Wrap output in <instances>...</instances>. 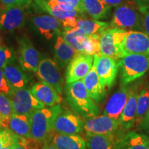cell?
I'll list each match as a JSON object with an SVG mask.
<instances>
[{"instance_id":"obj_1","label":"cell","mask_w":149,"mask_h":149,"mask_svg":"<svg viewBox=\"0 0 149 149\" xmlns=\"http://www.w3.org/2000/svg\"><path fill=\"white\" fill-rule=\"evenodd\" d=\"M66 98L73 111L80 117L90 118L100 113V109L89 95L82 80L66 84Z\"/></svg>"},{"instance_id":"obj_2","label":"cell","mask_w":149,"mask_h":149,"mask_svg":"<svg viewBox=\"0 0 149 149\" xmlns=\"http://www.w3.org/2000/svg\"><path fill=\"white\" fill-rule=\"evenodd\" d=\"M61 112L60 104L35 110L31 115L32 138L44 144L53 130L55 121Z\"/></svg>"},{"instance_id":"obj_3","label":"cell","mask_w":149,"mask_h":149,"mask_svg":"<svg viewBox=\"0 0 149 149\" xmlns=\"http://www.w3.org/2000/svg\"><path fill=\"white\" fill-rule=\"evenodd\" d=\"M110 26L126 31H143L142 17L137 1L127 0L115 7Z\"/></svg>"},{"instance_id":"obj_4","label":"cell","mask_w":149,"mask_h":149,"mask_svg":"<svg viewBox=\"0 0 149 149\" xmlns=\"http://www.w3.org/2000/svg\"><path fill=\"white\" fill-rule=\"evenodd\" d=\"M121 86H127L149 70V55L126 54L118 59Z\"/></svg>"},{"instance_id":"obj_5","label":"cell","mask_w":149,"mask_h":149,"mask_svg":"<svg viewBox=\"0 0 149 149\" xmlns=\"http://www.w3.org/2000/svg\"><path fill=\"white\" fill-rule=\"evenodd\" d=\"M126 32L125 30L117 28L106 29L100 35V53L118 60L124 57L123 42Z\"/></svg>"},{"instance_id":"obj_6","label":"cell","mask_w":149,"mask_h":149,"mask_svg":"<svg viewBox=\"0 0 149 149\" xmlns=\"http://www.w3.org/2000/svg\"><path fill=\"white\" fill-rule=\"evenodd\" d=\"M93 67L106 88H111L114 85L119 70L118 60L109 56L97 53L93 55Z\"/></svg>"},{"instance_id":"obj_7","label":"cell","mask_w":149,"mask_h":149,"mask_svg":"<svg viewBox=\"0 0 149 149\" xmlns=\"http://www.w3.org/2000/svg\"><path fill=\"white\" fill-rule=\"evenodd\" d=\"M13 113L31 115L35 110L46 107L33 95L31 91L26 88L13 91L10 97Z\"/></svg>"},{"instance_id":"obj_8","label":"cell","mask_w":149,"mask_h":149,"mask_svg":"<svg viewBox=\"0 0 149 149\" xmlns=\"http://www.w3.org/2000/svg\"><path fill=\"white\" fill-rule=\"evenodd\" d=\"M37 74L42 81L48 83L61 95L64 90V78L57 63L50 58L40 61Z\"/></svg>"},{"instance_id":"obj_9","label":"cell","mask_w":149,"mask_h":149,"mask_svg":"<svg viewBox=\"0 0 149 149\" xmlns=\"http://www.w3.org/2000/svg\"><path fill=\"white\" fill-rule=\"evenodd\" d=\"M93 55L77 53L67 66L66 82L69 84L81 80L93 68Z\"/></svg>"},{"instance_id":"obj_10","label":"cell","mask_w":149,"mask_h":149,"mask_svg":"<svg viewBox=\"0 0 149 149\" xmlns=\"http://www.w3.org/2000/svg\"><path fill=\"white\" fill-rule=\"evenodd\" d=\"M19 61L24 70L37 72L40 54L26 36L19 40Z\"/></svg>"},{"instance_id":"obj_11","label":"cell","mask_w":149,"mask_h":149,"mask_svg":"<svg viewBox=\"0 0 149 149\" xmlns=\"http://www.w3.org/2000/svg\"><path fill=\"white\" fill-rule=\"evenodd\" d=\"M120 128L119 120L106 115H96L88 118L84 123L86 133L99 135H115Z\"/></svg>"},{"instance_id":"obj_12","label":"cell","mask_w":149,"mask_h":149,"mask_svg":"<svg viewBox=\"0 0 149 149\" xmlns=\"http://www.w3.org/2000/svg\"><path fill=\"white\" fill-rule=\"evenodd\" d=\"M84 122L77 113L61 112L55 121L53 130L55 133L66 135H74L84 129Z\"/></svg>"},{"instance_id":"obj_13","label":"cell","mask_w":149,"mask_h":149,"mask_svg":"<svg viewBox=\"0 0 149 149\" xmlns=\"http://www.w3.org/2000/svg\"><path fill=\"white\" fill-rule=\"evenodd\" d=\"M123 51L124 55H149V36L143 31H127L123 42Z\"/></svg>"},{"instance_id":"obj_14","label":"cell","mask_w":149,"mask_h":149,"mask_svg":"<svg viewBox=\"0 0 149 149\" xmlns=\"http://www.w3.org/2000/svg\"><path fill=\"white\" fill-rule=\"evenodd\" d=\"M133 87L124 86L112 95L106 104L104 110V115L111 118L119 120L122 113L127 103Z\"/></svg>"},{"instance_id":"obj_15","label":"cell","mask_w":149,"mask_h":149,"mask_svg":"<svg viewBox=\"0 0 149 149\" xmlns=\"http://www.w3.org/2000/svg\"><path fill=\"white\" fill-rule=\"evenodd\" d=\"M115 136V149H149V137L133 130Z\"/></svg>"},{"instance_id":"obj_16","label":"cell","mask_w":149,"mask_h":149,"mask_svg":"<svg viewBox=\"0 0 149 149\" xmlns=\"http://www.w3.org/2000/svg\"><path fill=\"white\" fill-rule=\"evenodd\" d=\"M139 93L138 88L137 86L133 87L127 103L120 117V128L123 132L129 131L132 128L134 127V126H135Z\"/></svg>"},{"instance_id":"obj_17","label":"cell","mask_w":149,"mask_h":149,"mask_svg":"<svg viewBox=\"0 0 149 149\" xmlns=\"http://www.w3.org/2000/svg\"><path fill=\"white\" fill-rule=\"evenodd\" d=\"M25 7L10 6L6 8V10L0 15V29L10 32L23 26Z\"/></svg>"},{"instance_id":"obj_18","label":"cell","mask_w":149,"mask_h":149,"mask_svg":"<svg viewBox=\"0 0 149 149\" xmlns=\"http://www.w3.org/2000/svg\"><path fill=\"white\" fill-rule=\"evenodd\" d=\"M32 22L36 28L46 40H51L53 37H58L61 33L59 20L52 15L33 16Z\"/></svg>"},{"instance_id":"obj_19","label":"cell","mask_w":149,"mask_h":149,"mask_svg":"<svg viewBox=\"0 0 149 149\" xmlns=\"http://www.w3.org/2000/svg\"><path fill=\"white\" fill-rule=\"evenodd\" d=\"M31 92L45 107H53L61 102V95L53 86L44 81L35 84L31 88Z\"/></svg>"},{"instance_id":"obj_20","label":"cell","mask_w":149,"mask_h":149,"mask_svg":"<svg viewBox=\"0 0 149 149\" xmlns=\"http://www.w3.org/2000/svg\"><path fill=\"white\" fill-rule=\"evenodd\" d=\"M35 2L42 10L46 11L61 22V25L72 17H77L76 10H68L61 6L55 0H35Z\"/></svg>"},{"instance_id":"obj_21","label":"cell","mask_w":149,"mask_h":149,"mask_svg":"<svg viewBox=\"0 0 149 149\" xmlns=\"http://www.w3.org/2000/svg\"><path fill=\"white\" fill-rule=\"evenodd\" d=\"M46 141H51L59 149H87L84 138L77 134L66 135L51 133Z\"/></svg>"},{"instance_id":"obj_22","label":"cell","mask_w":149,"mask_h":149,"mask_svg":"<svg viewBox=\"0 0 149 149\" xmlns=\"http://www.w3.org/2000/svg\"><path fill=\"white\" fill-rule=\"evenodd\" d=\"M81 80L89 95L95 102L100 103L105 98L107 88L102 85L100 78L93 66L88 73Z\"/></svg>"},{"instance_id":"obj_23","label":"cell","mask_w":149,"mask_h":149,"mask_svg":"<svg viewBox=\"0 0 149 149\" xmlns=\"http://www.w3.org/2000/svg\"><path fill=\"white\" fill-rule=\"evenodd\" d=\"M8 130L18 137L32 138L31 115L13 113L9 120Z\"/></svg>"},{"instance_id":"obj_24","label":"cell","mask_w":149,"mask_h":149,"mask_svg":"<svg viewBox=\"0 0 149 149\" xmlns=\"http://www.w3.org/2000/svg\"><path fill=\"white\" fill-rule=\"evenodd\" d=\"M3 70L6 79L13 91L26 87L29 79L22 68L10 62L3 68Z\"/></svg>"},{"instance_id":"obj_25","label":"cell","mask_w":149,"mask_h":149,"mask_svg":"<svg viewBox=\"0 0 149 149\" xmlns=\"http://www.w3.org/2000/svg\"><path fill=\"white\" fill-rule=\"evenodd\" d=\"M61 36L77 53L86 54L89 42V35L81 32L77 27L66 29Z\"/></svg>"},{"instance_id":"obj_26","label":"cell","mask_w":149,"mask_h":149,"mask_svg":"<svg viewBox=\"0 0 149 149\" xmlns=\"http://www.w3.org/2000/svg\"><path fill=\"white\" fill-rule=\"evenodd\" d=\"M55 56L61 68H64L72 60L77 52L59 35L57 37L55 44Z\"/></svg>"},{"instance_id":"obj_27","label":"cell","mask_w":149,"mask_h":149,"mask_svg":"<svg viewBox=\"0 0 149 149\" xmlns=\"http://www.w3.org/2000/svg\"><path fill=\"white\" fill-rule=\"evenodd\" d=\"M115 136L86 133L84 139L88 149H115Z\"/></svg>"},{"instance_id":"obj_28","label":"cell","mask_w":149,"mask_h":149,"mask_svg":"<svg viewBox=\"0 0 149 149\" xmlns=\"http://www.w3.org/2000/svg\"><path fill=\"white\" fill-rule=\"evenodd\" d=\"M82 6L84 13L97 20L107 17L111 10L103 0H82Z\"/></svg>"},{"instance_id":"obj_29","label":"cell","mask_w":149,"mask_h":149,"mask_svg":"<svg viewBox=\"0 0 149 149\" xmlns=\"http://www.w3.org/2000/svg\"><path fill=\"white\" fill-rule=\"evenodd\" d=\"M109 26V24L107 22L99 21L94 19H77V28L87 35H100Z\"/></svg>"},{"instance_id":"obj_30","label":"cell","mask_w":149,"mask_h":149,"mask_svg":"<svg viewBox=\"0 0 149 149\" xmlns=\"http://www.w3.org/2000/svg\"><path fill=\"white\" fill-rule=\"evenodd\" d=\"M149 110V88L144 87L139 91L137 105L135 126L137 128L140 125L147 112Z\"/></svg>"},{"instance_id":"obj_31","label":"cell","mask_w":149,"mask_h":149,"mask_svg":"<svg viewBox=\"0 0 149 149\" xmlns=\"http://www.w3.org/2000/svg\"><path fill=\"white\" fill-rule=\"evenodd\" d=\"M13 113L12 101L5 95L0 94V122L5 129L8 128L10 117Z\"/></svg>"},{"instance_id":"obj_32","label":"cell","mask_w":149,"mask_h":149,"mask_svg":"<svg viewBox=\"0 0 149 149\" xmlns=\"http://www.w3.org/2000/svg\"><path fill=\"white\" fill-rule=\"evenodd\" d=\"M41 143L33 138H26L16 136L11 149H42Z\"/></svg>"},{"instance_id":"obj_33","label":"cell","mask_w":149,"mask_h":149,"mask_svg":"<svg viewBox=\"0 0 149 149\" xmlns=\"http://www.w3.org/2000/svg\"><path fill=\"white\" fill-rule=\"evenodd\" d=\"M57 3L62 5L65 9L69 10H76L78 13H84L82 0H55Z\"/></svg>"},{"instance_id":"obj_34","label":"cell","mask_w":149,"mask_h":149,"mask_svg":"<svg viewBox=\"0 0 149 149\" xmlns=\"http://www.w3.org/2000/svg\"><path fill=\"white\" fill-rule=\"evenodd\" d=\"M12 51L8 47H0V68H3L13 60Z\"/></svg>"},{"instance_id":"obj_35","label":"cell","mask_w":149,"mask_h":149,"mask_svg":"<svg viewBox=\"0 0 149 149\" xmlns=\"http://www.w3.org/2000/svg\"><path fill=\"white\" fill-rule=\"evenodd\" d=\"M13 93V90L6 79L3 68H0V94L5 95L10 98Z\"/></svg>"},{"instance_id":"obj_36","label":"cell","mask_w":149,"mask_h":149,"mask_svg":"<svg viewBox=\"0 0 149 149\" xmlns=\"http://www.w3.org/2000/svg\"><path fill=\"white\" fill-rule=\"evenodd\" d=\"M141 17H142L143 32L149 36V3L139 6Z\"/></svg>"},{"instance_id":"obj_37","label":"cell","mask_w":149,"mask_h":149,"mask_svg":"<svg viewBox=\"0 0 149 149\" xmlns=\"http://www.w3.org/2000/svg\"><path fill=\"white\" fill-rule=\"evenodd\" d=\"M16 135L8 129L0 131V148L7 144H13L15 140Z\"/></svg>"},{"instance_id":"obj_38","label":"cell","mask_w":149,"mask_h":149,"mask_svg":"<svg viewBox=\"0 0 149 149\" xmlns=\"http://www.w3.org/2000/svg\"><path fill=\"white\" fill-rule=\"evenodd\" d=\"M5 8L10 6H26L31 3L32 0H0Z\"/></svg>"},{"instance_id":"obj_39","label":"cell","mask_w":149,"mask_h":149,"mask_svg":"<svg viewBox=\"0 0 149 149\" xmlns=\"http://www.w3.org/2000/svg\"><path fill=\"white\" fill-rule=\"evenodd\" d=\"M137 129L143 130L145 133L149 134V110L147 112L146 116H145L144 120L141 122V124L137 128Z\"/></svg>"},{"instance_id":"obj_40","label":"cell","mask_w":149,"mask_h":149,"mask_svg":"<svg viewBox=\"0 0 149 149\" xmlns=\"http://www.w3.org/2000/svg\"><path fill=\"white\" fill-rule=\"evenodd\" d=\"M103 1L111 8V7H117V6L120 5L121 3H124L127 0H103Z\"/></svg>"},{"instance_id":"obj_41","label":"cell","mask_w":149,"mask_h":149,"mask_svg":"<svg viewBox=\"0 0 149 149\" xmlns=\"http://www.w3.org/2000/svg\"><path fill=\"white\" fill-rule=\"evenodd\" d=\"M42 149H59L57 148L55 145L52 144L51 141H46L44 143L42 146Z\"/></svg>"},{"instance_id":"obj_42","label":"cell","mask_w":149,"mask_h":149,"mask_svg":"<svg viewBox=\"0 0 149 149\" xmlns=\"http://www.w3.org/2000/svg\"><path fill=\"white\" fill-rule=\"evenodd\" d=\"M136 1H137V3H139V6L149 3V0H136Z\"/></svg>"},{"instance_id":"obj_43","label":"cell","mask_w":149,"mask_h":149,"mask_svg":"<svg viewBox=\"0 0 149 149\" xmlns=\"http://www.w3.org/2000/svg\"><path fill=\"white\" fill-rule=\"evenodd\" d=\"M13 144H7L6 146H3L2 148L0 149H11V146H12Z\"/></svg>"},{"instance_id":"obj_44","label":"cell","mask_w":149,"mask_h":149,"mask_svg":"<svg viewBox=\"0 0 149 149\" xmlns=\"http://www.w3.org/2000/svg\"><path fill=\"white\" fill-rule=\"evenodd\" d=\"M0 45H1V36H0ZM1 47V46H0Z\"/></svg>"},{"instance_id":"obj_45","label":"cell","mask_w":149,"mask_h":149,"mask_svg":"<svg viewBox=\"0 0 149 149\" xmlns=\"http://www.w3.org/2000/svg\"><path fill=\"white\" fill-rule=\"evenodd\" d=\"M1 122H0V127H1Z\"/></svg>"}]
</instances>
